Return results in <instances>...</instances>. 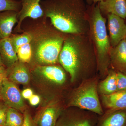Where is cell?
Here are the masks:
<instances>
[{"label":"cell","instance_id":"cell-9","mask_svg":"<svg viewBox=\"0 0 126 126\" xmlns=\"http://www.w3.org/2000/svg\"><path fill=\"white\" fill-rule=\"evenodd\" d=\"M110 44L112 47L124 39L126 35V24L124 19L113 14L106 16Z\"/></svg>","mask_w":126,"mask_h":126},{"label":"cell","instance_id":"cell-7","mask_svg":"<svg viewBox=\"0 0 126 126\" xmlns=\"http://www.w3.org/2000/svg\"><path fill=\"white\" fill-rule=\"evenodd\" d=\"M41 0H21V8L18 13V22L13 30L12 34L21 33V25L27 18L39 19L44 16V13L40 5Z\"/></svg>","mask_w":126,"mask_h":126},{"label":"cell","instance_id":"cell-25","mask_svg":"<svg viewBox=\"0 0 126 126\" xmlns=\"http://www.w3.org/2000/svg\"><path fill=\"white\" fill-rule=\"evenodd\" d=\"M8 107L4 103H0V126H5Z\"/></svg>","mask_w":126,"mask_h":126},{"label":"cell","instance_id":"cell-15","mask_svg":"<svg viewBox=\"0 0 126 126\" xmlns=\"http://www.w3.org/2000/svg\"><path fill=\"white\" fill-rule=\"evenodd\" d=\"M94 122L88 116L67 113L60 115L55 126H94Z\"/></svg>","mask_w":126,"mask_h":126},{"label":"cell","instance_id":"cell-34","mask_svg":"<svg viewBox=\"0 0 126 126\" xmlns=\"http://www.w3.org/2000/svg\"><path fill=\"white\" fill-rule=\"evenodd\" d=\"M124 40H125V41H126V37H125V39H124Z\"/></svg>","mask_w":126,"mask_h":126},{"label":"cell","instance_id":"cell-16","mask_svg":"<svg viewBox=\"0 0 126 126\" xmlns=\"http://www.w3.org/2000/svg\"><path fill=\"white\" fill-rule=\"evenodd\" d=\"M103 103L110 112L126 110V90L117 92L108 95H102Z\"/></svg>","mask_w":126,"mask_h":126},{"label":"cell","instance_id":"cell-21","mask_svg":"<svg viewBox=\"0 0 126 126\" xmlns=\"http://www.w3.org/2000/svg\"><path fill=\"white\" fill-rule=\"evenodd\" d=\"M10 38L12 46L16 54L20 47L30 43L31 41L30 35L25 32H23L21 34L12 33Z\"/></svg>","mask_w":126,"mask_h":126},{"label":"cell","instance_id":"cell-13","mask_svg":"<svg viewBox=\"0 0 126 126\" xmlns=\"http://www.w3.org/2000/svg\"><path fill=\"white\" fill-rule=\"evenodd\" d=\"M18 13L11 10L0 12V40L11 35L14 26L18 23Z\"/></svg>","mask_w":126,"mask_h":126},{"label":"cell","instance_id":"cell-30","mask_svg":"<svg viewBox=\"0 0 126 126\" xmlns=\"http://www.w3.org/2000/svg\"><path fill=\"white\" fill-rule=\"evenodd\" d=\"M86 0L88 5H92L93 4L92 0Z\"/></svg>","mask_w":126,"mask_h":126},{"label":"cell","instance_id":"cell-10","mask_svg":"<svg viewBox=\"0 0 126 126\" xmlns=\"http://www.w3.org/2000/svg\"><path fill=\"white\" fill-rule=\"evenodd\" d=\"M61 114L60 108L50 104L42 108L34 120L38 126H55Z\"/></svg>","mask_w":126,"mask_h":126},{"label":"cell","instance_id":"cell-27","mask_svg":"<svg viewBox=\"0 0 126 126\" xmlns=\"http://www.w3.org/2000/svg\"><path fill=\"white\" fill-rule=\"evenodd\" d=\"M7 79V69L4 65H0V87L3 82Z\"/></svg>","mask_w":126,"mask_h":126},{"label":"cell","instance_id":"cell-22","mask_svg":"<svg viewBox=\"0 0 126 126\" xmlns=\"http://www.w3.org/2000/svg\"><path fill=\"white\" fill-rule=\"evenodd\" d=\"M19 61L25 63H30L32 58V50L30 43L20 47L17 52Z\"/></svg>","mask_w":126,"mask_h":126},{"label":"cell","instance_id":"cell-3","mask_svg":"<svg viewBox=\"0 0 126 126\" xmlns=\"http://www.w3.org/2000/svg\"><path fill=\"white\" fill-rule=\"evenodd\" d=\"M59 63L69 74L71 82L81 72L97 66L96 55L88 33L67 34L59 57Z\"/></svg>","mask_w":126,"mask_h":126},{"label":"cell","instance_id":"cell-2","mask_svg":"<svg viewBox=\"0 0 126 126\" xmlns=\"http://www.w3.org/2000/svg\"><path fill=\"white\" fill-rule=\"evenodd\" d=\"M40 5L44 16L67 34L88 33V6L86 0H45Z\"/></svg>","mask_w":126,"mask_h":126},{"label":"cell","instance_id":"cell-12","mask_svg":"<svg viewBox=\"0 0 126 126\" xmlns=\"http://www.w3.org/2000/svg\"><path fill=\"white\" fill-rule=\"evenodd\" d=\"M110 63L117 72L126 74V42L121 41L116 46L112 47L110 53Z\"/></svg>","mask_w":126,"mask_h":126},{"label":"cell","instance_id":"cell-18","mask_svg":"<svg viewBox=\"0 0 126 126\" xmlns=\"http://www.w3.org/2000/svg\"><path fill=\"white\" fill-rule=\"evenodd\" d=\"M99 126H126V110L110 112Z\"/></svg>","mask_w":126,"mask_h":126},{"label":"cell","instance_id":"cell-14","mask_svg":"<svg viewBox=\"0 0 126 126\" xmlns=\"http://www.w3.org/2000/svg\"><path fill=\"white\" fill-rule=\"evenodd\" d=\"M97 4L103 16L113 14L126 19V0H104Z\"/></svg>","mask_w":126,"mask_h":126},{"label":"cell","instance_id":"cell-6","mask_svg":"<svg viewBox=\"0 0 126 126\" xmlns=\"http://www.w3.org/2000/svg\"><path fill=\"white\" fill-rule=\"evenodd\" d=\"M0 96L8 107L21 112L25 111V104L21 93L16 84L6 79L0 87Z\"/></svg>","mask_w":126,"mask_h":126},{"label":"cell","instance_id":"cell-28","mask_svg":"<svg viewBox=\"0 0 126 126\" xmlns=\"http://www.w3.org/2000/svg\"><path fill=\"white\" fill-rule=\"evenodd\" d=\"M30 104L32 106H36L39 104L40 102V97L38 95L33 94L28 99Z\"/></svg>","mask_w":126,"mask_h":126},{"label":"cell","instance_id":"cell-20","mask_svg":"<svg viewBox=\"0 0 126 126\" xmlns=\"http://www.w3.org/2000/svg\"><path fill=\"white\" fill-rule=\"evenodd\" d=\"M24 122V114L17 109L8 108L5 126H23Z\"/></svg>","mask_w":126,"mask_h":126},{"label":"cell","instance_id":"cell-31","mask_svg":"<svg viewBox=\"0 0 126 126\" xmlns=\"http://www.w3.org/2000/svg\"><path fill=\"white\" fill-rule=\"evenodd\" d=\"M92 0L93 3L96 4L97 3L104 0Z\"/></svg>","mask_w":126,"mask_h":126},{"label":"cell","instance_id":"cell-33","mask_svg":"<svg viewBox=\"0 0 126 126\" xmlns=\"http://www.w3.org/2000/svg\"><path fill=\"white\" fill-rule=\"evenodd\" d=\"M12 0L16 1H20L21 0Z\"/></svg>","mask_w":126,"mask_h":126},{"label":"cell","instance_id":"cell-4","mask_svg":"<svg viewBox=\"0 0 126 126\" xmlns=\"http://www.w3.org/2000/svg\"><path fill=\"white\" fill-rule=\"evenodd\" d=\"M88 33L95 49L97 69L101 73L108 72L112 47L106 27V19L102 15L97 3L88 6Z\"/></svg>","mask_w":126,"mask_h":126},{"label":"cell","instance_id":"cell-32","mask_svg":"<svg viewBox=\"0 0 126 126\" xmlns=\"http://www.w3.org/2000/svg\"><path fill=\"white\" fill-rule=\"evenodd\" d=\"M0 65H4L3 63H2V59L0 55Z\"/></svg>","mask_w":126,"mask_h":126},{"label":"cell","instance_id":"cell-5","mask_svg":"<svg viewBox=\"0 0 126 126\" xmlns=\"http://www.w3.org/2000/svg\"><path fill=\"white\" fill-rule=\"evenodd\" d=\"M68 105L102 115L103 111L98 95L96 81L89 80L82 84L73 93Z\"/></svg>","mask_w":126,"mask_h":126},{"label":"cell","instance_id":"cell-11","mask_svg":"<svg viewBox=\"0 0 126 126\" xmlns=\"http://www.w3.org/2000/svg\"><path fill=\"white\" fill-rule=\"evenodd\" d=\"M7 79L15 84L27 85L29 83L31 74L26 63L19 61L9 68H6Z\"/></svg>","mask_w":126,"mask_h":126},{"label":"cell","instance_id":"cell-1","mask_svg":"<svg viewBox=\"0 0 126 126\" xmlns=\"http://www.w3.org/2000/svg\"><path fill=\"white\" fill-rule=\"evenodd\" d=\"M23 32L31 37L32 58L30 63L36 65H55L67 34L59 30L44 16L39 19L28 18L21 25Z\"/></svg>","mask_w":126,"mask_h":126},{"label":"cell","instance_id":"cell-26","mask_svg":"<svg viewBox=\"0 0 126 126\" xmlns=\"http://www.w3.org/2000/svg\"><path fill=\"white\" fill-rule=\"evenodd\" d=\"M24 122L23 126H38L27 110L24 112Z\"/></svg>","mask_w":126,"mask_h":126},{"label":"cell","instance_id":"cell-8","mask_svg":"<svg viewBox=\"0 0 126 126\" xmlns=\"http://www.w3.org/2000/svg\"><path fill=\"white\" fill-rule=\"evenodd\" d=\"M33 72L40 78L57 85H62L66 81V75L64 69L55 64L36 65L34 67Z\"/></svg>","mask_w":126,"mask_h":126},{"label":"cell","instance_id":"cell-19","mask_svg":"<svg viewBox=\"0 0 126 126\" xmlns=\"http://www.w3.org/2000/svg\"><path fill=\"white\" fill-rule=\"evenodd\" d=\"M117 72L111 71L107 78L99 84L98 89L102 95H108L117 92Z\"/></svg>","mask_w":126,"mask_h":126},{"label":"cell","instance_id":"cell-29","mask_svg":"<svg viewBox=\"0 0 126 126\" xmlns=\"http://www.w3.org/2000/svg\"><path fill=\"white\" fill-rule=\"evenodd\" d=\"M21 93L23 98L29 99L34 94L33 90L30 88H26L22 91Z\"/></svg>","mask_w":126,"mask_h":126},{"label":"cell","instance_id":"cell-23","mask_svg":"<svg viewBox=\"0 0 126 126\" xmlns=\"http://www.w3.org/2000/svg\"><path fill=\"white\" fill-rule=\"evenodd\" d=\"M21 8L20 1L12 0H0V12L10 10L19 12Z\"/></svg>","mask_w":126,"mask_h":126},{"label":"cell","instance_id":"cell-17","mask_svg":"<svg viewBox=\"0 0 126 126\" xmlns=\"http://www.w3.org/2000/svg\"><path fill=\"white\" fill-rule=\"evenodd\" d=\"M0 55L3 64L6 68L10 67L19 61L10 37L0 40Z\"/></svg>","mask_w":126,"mask_h":126},{"label":"cell","instance_id":"cell-24","mask_svg":"<svg viewBox=\"0 0 126 126\" xmlns=\"http://www.w3.org/2000/svg\"><path fill=\"white\" fill-rule=\"evenodd\" d=\"M116 82L117 92L126 90V74L117 72Z\"/></svg>","mask_w":126,"mask_h":126}]
</instances>
